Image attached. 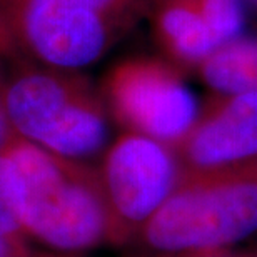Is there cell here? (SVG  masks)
<instances>
[{"label": "cell", "instance_id": "obj_1", "mask_svg": "<svg viewBox=\"0 0 257 257\" xmlns=\"http://www.w3.org/2000/svg\"><path fill=\"white\" fill-rule=\"evenodd\" d=\"M15 179L24 232L60 254L115 245L99 171L15 136L4 149Z\"/></svg>", "mask_w": 257, "mask_h": 257}, {"label": "cell", "instance_id": "obj_2", "mask_svg": "<svg viewBox=\"0 0 257 257\" xmlns=\"http://www.w3.org/2000/svg\"><path fill=\"white\" fill-rule=\"evenodd\" d=\"M257 235V159L184 172L132 245L149 257H212Z\"/></svg>", "mask_w": 257, "mask_h": 257}, {"label": "cell", "instance_id": "obj_3", "mask_svg": "<svg viewBox=\"0 0 257 257\" xmlns=\"http://www.w3.org/2000/svg\"><path fill=\"white\" fill-rule=\"evenodd\" d=\"M14 134L70 161H85L109 141L105 102L85 82L62 72L29 70L2 92Z\"/></svg>", "mask_w": 257, "mask_h": 257}, {"label": "cell", "instance_id": "obj_4", "mask_svg": "<svg viewBox=\"0 0 257 257\" xmlns=\"http://www.w3.org/2000/svg\"><path fill=\"white\" fill-rule=\"evenodd\" d=\"M99 176L115 245H128L177 189L184 169L171 146L125 132L105 151Z\"/></svg>", "mask_w": 257, "mask_h": 257}, {"label": "cell", "instance_id": "obj_5", "mask_svg": "<svg viewBox=\"0 0 257 257\" xmlns=\"http://www.w3.org/2000/svg\"><path fill=\"white\" fill-rule=\"evenodd\" d=\"M107 110L125 128L176 147L191 131L199 105L174 65L136 57L117 64L104 80Z\"/></svg>", "mask_w": 257, "mask_h": 257}, {"label": "cell", "instance_id": "obj_6", "mask_svg": "<svg viewBox=\"0 0 257 257\" xmlns=\"http://www.w3.org/2000/svg\"><path fill=\"white\" fill-rule=\"evenodd\" d=\"M7 29L40 62L77 70L102 57L120 24L72 0H9Z\"/></svg>", "mask_w": 257, "mask_h": 257}, {"label": "cell", "instance_id": "obj_7", "mask_svg": "<svg viewBox=\"0 0 257 257\" xmlns=\"http://www.w3.org/2000/svg\"><path fill=\"white\" fill-rule=\"evenodd\" d=\"M184 172H204L257 159V94H214L176 147Z\"/></svg>", "mask_w": 257, "mask_h": 257}, {"label": "cell", "instance_id": "obj_8", "mask_svg": "<svg viewBox=\"0 0 257 257\" xmlns=\"http://www.w3.org/2000/svg\"><path fill=\"white\" fill-rule=\"evenodd\" d=\"M152 14L159 44L176 64L199 67L222 47L200 0H156Z\"/></svg>", "mask_w": 257, "mask_h": 257}, {"label": "cell", "instance_id": "obj_9", "mask_svg": "<svg viewBox=\"0 0 257 257\" xmlns=\"http://www.w3.org/2000/svg\"><path fill=\"white\" fill-rule=\"evenodd\" d=\"M214 94H257V39H235L222 45L199 67Z\"/></svg>", "mask_w": 257, "mask_h": 257}, {"label": "cell", "instance_id": "obj_10", "mask_svg": "<svg viewBox=\"0 0 257 257\" xmlns=\"http://www.w3.org/2000/svg\"><path fill=\"white\" fill-rule=\"evenodd\" d=\"M0 239L17 249H29V237L19 217L14 169L4 151H0Z\"/></svg>", "mask_w": 257, "mask_h": 257}, {"label": "cell", "instance_id": "obj_11", "mask_svg": "<svg viewBox=\"0 0 257 257\" xmlns=\"http://www.w3.org/2000/svg\"><path fill=\"white\" fill-rule=\"evenodd\" d=\"M72 2L94 10V12L122 25L128 15L137 12L142 0H72Z\"/></svg>", "mask_w": 257, "mask_h": 257}, {"label": "cell", "instance_id": "obj_12", "mask_svg": "<svg viewBox=\"0 0 257 257\" xmlns=\"http://www.w3.org/2000/svg\"><path fill=\"white\" fill-rule=\"evenodd\" d=\"M2 92H4V85H0V151H4V149L10 144V141L15 137L12 127H10V124H9L7 115H5Z\"/></svg>", "mask_w": 257, "mask_h": 257}, {"label": "cell", "instance_id": "obj_13", "mask_svg": "<svg viewBox=\"0 0 257 257\" xmlns=\"http://www.w3.org/2000/svg\"><path fill=\"white\" fill-rule=\"evenodd\" d=\"M30 252H32L30 249H17L0 239V257H25Z\"/></svg>", "mask_w": 257, "mask_h": 257}, {"label": "cell", "instance_id": "obj_14", "mask_svg": "<svg viewBox=\"0 0 257 257\" xmlns=\"http://www.w3.org/2000/svg\"><path fill=\"white\" fill-rule=\"evenodd\" d=\"M10 40H12V35H10L7 25H5L2 15H0V50L7 49L10 45Z\"/></svg>", "mask_w": 257, "mask_h": 257}, {"label": "cell", "instance_id": "obj_15", "mask_svg": "<svg viewBox=\"0 0 257 257\" xmlns=\"http://www.w3.org/2000/svg\"><path fill=\"white\" fill-rule=\"evenodd\" d=\"M25 257H80V255H72V254H59V255H54V254H34L30 252L29 255Z\"/></svg>", "mask_w": 257, "mask_h": 257}, {"label": "cell", "instance_id": "obj_16", "mask_svg": "<svg viewBox=\"0 0 257 257\" xmlns=\"http://www.w3.org/2000/svg\"><path fill=\"white\" fill-rule=\"evenodd\" d=\"M212 257H257L254 252H249V254H230V252H224V254H217V255H212Z\"/></svg>", "mask_w": 257, "mask_h": 257}, {"label": "cell", "instance_id": "obj_17", "mask_svg": "<svg viewBox=\"0 0 257 257\" xmlns=\"http://www.w3.org/2000/svg\"><path fill=\"white\" fill-rule=\"evenodd\" d=\"M249 2L252 4V5H255V7H257V0H249Z\"/></svg>", "mask_w": 257, "mask_h": 257}, {"label": "cell", "instance_id": "obj_18", "mask_svg": "<svg viewBox=\"0 0 257 257\" xmlns=\"http://www.w3.org/2000/svg\"><path fill=\"white\" fill-rule=\"evenodd\" d=\"M254 254H255V255H257V249H255V250H254Z\"/></svg>", "mask_w": 257, "mask_h": 257}, {"label": "cell", "instance_id": "obj_19", "mask_svg": "<svg viewBox=\"0 0 257 257\" xmlns=\"http://www.w3.org/2000/svg\"><path fill=\"white\" fill-rule=\"evenodd\" d=\"M139 257H149V255H139Z\"/></svg>", "mask_w": 257, "mask_h": 257}]
</instances>
